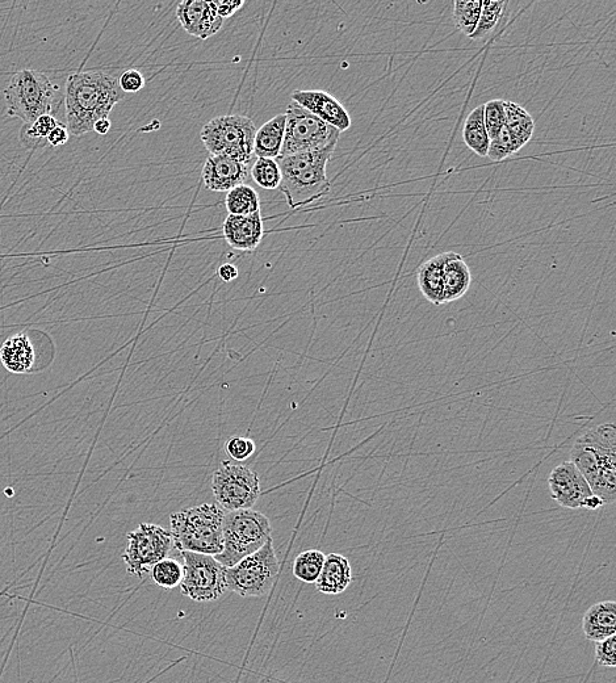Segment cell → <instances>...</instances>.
Instances as JSON below:
<instances>
[{
	"label": "cell",
	"mask_w": 616,
	"mask_h": 683,
	"mask_svg": "<svg viewBox=\"0 0 616 683\" xmlns=\"http://www.w3.org/2000/svg\"><path fill=\"white\" fill-rule=\"evenodd\" d=\"M472 274L462 255L450 251L444 265V304L462 299L471 288Z\"/></svg>",
	"instance_id": "obj_21"
},
{
	"label": "cell",
	"mask_w": 616,
	"mask_h": 683,
	"mask_svg": "<svg viewBox=\"0 0 616 683\" xmlns=\"http://www.w3.org/2000/svg\"><path fill=\"white\" fill-rule=\"evenodd\" d=\"M250 175V163L236 159L209 155L203 167L204 186L213 192H229L242 184H246Z\"/></svg>",
	"instance_id": "obj_16"
},
{
	"label": "cell",
	"mask_w": 616,
	"mask_h": 683,
	"mask_svg": "<svg viewBox=\"0 0 616 683\" xmlns=\"http://www.w3.org/2000/svg\"><path fill=\"white\" fill-rule=\"evenodd\" d=\"M212 490L217 505L225 511L251 509L261 497V483L247 465L221 463L213 472Z\"/></svg>",
	"instance_id": "obj_9"
},
{
	"label": "cell",
	"mask_w": 616,
	"mask_h": 683,
	"mask_svg": "<svg viewBox=\"0 0 616 683\" xmlns=\"http://www.w3.org/2000/svg\"><path fill=\"white\" fill-rule=\"evenodd\" d=\"M605 506V502L601 500V498L595 496V494H592L589 498H586V501L584 502V509L588 510H598L599 507Z\"/></svg>",
	"instance_id": "obj_43"
},
{
	"label": "cell",
	"mask_w": 616,
	"mask_h": 683,
	"mask_svg": "<svg viewBox=\"0 0 616 683\" xmlns=\"http://www.w3.org/2000/svg\"><path fill=\"white\" fill-rule=\"evenodd\" d=\"M292 102L299 104L318 119L329 124L339 132L351 127L350 113L338 99L329 92L321 90H296L292 92Z\"/></svg>",
	"instance_id": "obj_14"
},
{
	"label": "cell",
	"mask_w": 616,
	"mask_h": 683,
	"mask_svg": "<svg viewBox=\"0 0 616 683\" xmlns=\"http://www.w3.org/2000/svg\"><path fill=\"white\" fill-rule=\"evenodd\" d=\"M250 174L254 182L264 190H278L282 182V173L276 159H255L253 166L250 167Z\"/></svg>",
	"instance_id": "obj_31"
},
{
	"label": "cell",
	"mask_w": 616,
	"mask_h": 683,
	"mask_svg": "<svg viewBox=\"0 0 616 683\" xmlns=\"http://www.w3.org/2000/svg\"><path fill=\"white\" fill-rule=\"evenodd\" d=\"M255 443L249 438L234 437L226 443V452L236 462H245L255 452Z\"/></svg>",
	"instance_id": "obj_36"
},
{
	"label": "cell",
	"mask_w": 616,
	"mask_h": 683,
	"mask_svg": "<svg viewBox=\"0 0 616 683\" xmlns=\"http://www.w3.org/2000/svg\"><path fill=\"white\" fill-rule=\"evenodd\" d=\"M145 85V78L141 71L129 69L120 75L119 86L124 94H136L144 89Z\"/></svg>",
	"instance_id": "obj_38"
},
{
	"label": "cell",
	"mask_w": 616,
	"mask_h": 683,
	"mask_svg": "<svg viewBox=\"0 0 616 683\" xmlns=\"http://www.w3.org/2000/svg\"><path fill=\"white\" fill-rule=\"evenodd\" d=\"M150 576L159 588L175 589L183 580V565L178 560L166 557L150 569Z\"/></svg>",
	"instance_id": "obj_32"
},
{
	"label": "cell",
	"mask_w": 616,
	"mask_h": 683,
	"mask_svg": "<svg viewBox=\"0 0 616 683\" xmlns=\"http://www.w3.org/2000/svg\"><path fill=\"white\" fill-rule=\"evenodd\" d=\"M588 481L595 496L605 505L616 498V451L603 450L577 439L572 447L571 460Z\"/></svg>",
	"instance_id": "obj_12"
},
{
	"label": "cell",
	"mask_w": 616,
	"mask_h": 683,
	"mask_svg": "<svg viewBox=\"0 0 616 683\" xmlns=\"http://www.w3.org/2000/svg\"><path fill=\"white\" fill-rule=\"evenodd\" d=\"M111 127H112V123H111L110 117H108V119H102V120L96 121V123L94 125V131H92V132H96V133L100 134V136H106V134H108V132L111 131Z\"/></svg>",
	"instance_id": "obj_42"
},
{
	"label": "cell",
	"mask_w": 616,
	"mask_h": 683,
	"mask_svg": "<svg viewBox=\"0 0 616 683\" xmlns=\"http://www.w3.org/2000/svg\"><path fill=\"white\" fill-rule=\"evenodd\" d=\"M481 0H456L454 3V22L463 35L471 37L479 23Z\"/></svg>",
	"instance_id": "obj_30"
},
{
	"label": "cell",
	"mask_w": 616,
	"mask_h": 683,
	"mask_svg": "<svg viewBox=\"0 0 616 683\" xmlns=\"http://www.w3.org/2000/svg\"><path fill=\"white\" fill-rule=\"evenodd\" d=\"M0 362L11 374L22 375L31 372L36 363V351L28 335L18 333L7 338L0 347Z\"/></svg>",
	"instance_id": "obj_18"
},
{
	"label": "cell",
	"mask_w": 616,
	"mask_h": 683,
	"mask_svg": "<svg viewBox=\"0 0 616 683\" xmlns=\"http://www.w3.org/2000/svg\"><path fill=\"white\" fill-rule=\"evenodd\" d=\"M506 128L522 146L530 142L535 132V121L525 107L514 102H505Z\"/></svg>",
	"instance_id": "obj_26"
},
{
	"label": "cell",
	"mask_w": 616,
	"mask_h": 683,
	"mask_svg": "<svg viewBox=\"0 0 616 683\" xmlns=\"http://www.w3.org/2000/svg\"><path fill=\"white\" fill-rule=\"evenodd\" d=\"M279 568V559L271 539L261 550L226 568V585L230 592L243 598L266 597L278 580Z\"/></svg>",
	"instance_id": "obj_7"
},
{
	"label": "cell",
	"mask_w": 616,
	"mask_h": 683,
	"mask_svg": "<svg viewBox=\"0 0 616 683\" xmlns=\"http://www.w3.org/2000/svg\"><path fill=\"white\" fill-rule=\"evenodd\" d=\"M255 125L242 115L216 117L201 129L200 137L211 155L250 163L254 157Z\"/></svg>",
	"instance_id": "obj_6"
},
{
	"label": "cell",
	"mask_w": 616,
	"mask_h": 683,
	"mask_svg": "<svg viewBox=\"0 0 616 683\" xmlns=\"http://www.w3.org/2000/svg\"><path fill=\"white\" fill-rule=\"evenodd\" d=\"M69 138L70 133L67 131L66 125L60 124L49 134L48 138H46V142H48V145L52 146V148H61V146L67 144Z\"/></svg>",
	"instance_id": "obj_40"
},
{
	"label": "cell",
	"mask_w": 616,
	"mask_h": 683,
	"mask_svg": "<svg viewBox=\"0 0 616 683\" xmlns=\"http://www.w3.org/2000/svg\"><path fill=\"white\" fill-rule=\"evenodd\" d=\"M522 148L521 142L509 132V129H507L505 125V127L501 129V132L498 133L493 140H490L486 157H488L490 161L501 162L505 161L506 158L511 157V155L518 153Z\"/></svg>",
	"instance_id": "obj_33"
},
{
	"label": "cell",
	"mask_w": 616,
	"mask_h": 683,
	"mask_svg": "<svg viewBox=\"0 0 616 683\" xmlns=\"http://www.w3.org/2000/svg\"><path fill=\"white\" fill-rule=\"evenodd\" d=\"M225 241L234 250H257L263 240L264 228L262 212L250 216L229 215L222 225Z\"/></svg>",
	"instance_id": "obj_17"
},
{
	"label": "cell",
	"mask_w": 616,
	"mask_h": 683,
	"mask_svg": "<svg viewBox=\"0 0 616 683\" xmlns=\"http://www.w3.org/2000/svg\"><path fill=\"white\" fill-rule=\"evenodd\" d=\"M215 6L217 14L221 16L222 19H228L230 16L237 14L245 2L243 0H221V2H212Z\"/></svg>",
	"instance_id": "obj_39"
},
{
	"label": "cell",
	"mask_w": 616,
	"mask_h": 683,
	"mask_svg": "<svg viewBox=\"0 0 616 683\" xmlns=\"http://www.w3.org/2000/svg\"><path fill=\"white\" fill-rule=\"evenodd\" d=\"M286 115V133L279 157L314 152L331 144H338L341 132L318 119L295 102L289 103Z\"/></svg>",
	"instance_id": "obj_8"
},
{
	"label": "cell",
	"mask_w": 616,
	"mask_h": 683,
	"mask_svg": "<svg viewBox=\"0 0 616 683\" xmlns=\"http://www.w3.org/2000/svg\"><path fill=\"white\" fill-rule=\"evenodd\" d=\"M225 513L217 504H201L171 514L174 546L180 552L219 555L222 552V523Z\"/></svg>",
	"instance_id": "obj_3"
},
{
	"label": "cell",
	"mask_w": 616,
	"mask_h": 683,
	"mask_svg": "<svg viewBox=\"0 0 616 683\" xmlns=\"http://www.w3.org/2000/svg\"><path fill=\"white\" fill-rule=\"evenodd\" d=\"M352 582V568L347 557L339 553L326 555L324 567L317 578L318 592L326 595H338L346 592Z\"/></svg>",
	"instance_id": "obj_19"
},
{
	"label": "cell",
	"mask_w": 616,
	"mask_h": 683,
	"mask_svg": "<svg viewBox=\"0 0 616 683\" xmlns=\"http://www.w3.org/2000/svg\"><path fill=\"white\" fill-rule=\"evenodd\" d=\"M325 553L318 550L301 552L293 561V576L305 584H314L325 563Z\"/></svg>",
	"instance_id": "obj_28"
},
{
	"label": "cell",
	"mask_w": 616,
	"mask_h": 683,
	"mask_svg": "<svg viewBox=\"0 0 616 683\" xmlns=\"http://www.w3.org/2000/svg\"><path fill=\"white\" fill-rule=\"evenodd\" d=\"M580 441L603 448V450L616 451V429L614 423H602L585 431Z\"/></svg>",
	"instance_id": "obj_34"
},
{
	"label": "cell",
	"mask_w": 616,
	"mask_h": 683,
	"mask_svg": "<svg viewBox=\"0 0 616 683\" xmlns=\"http://www.w3.org/2000/svg\"><path fill=\"white\" fill-rule=\"evenodd\" d=\"M507 2H494V0H485L481 2V14L479 23L473 35L472 40L485 39L492 35L494 29L500 24L502 16L506 11Z\"/></svg>",
	"instance_id": "obj_29"
},
{
	"label": "cell",
	"mask_w": 616,
	"mask_h": 683,
	"mask_svg": "<svg viewBox=\"0 0 616 683\" xmlns=\"http://www.w3.org/2000/svg\"><path fill=\"white\" fill-rule=\"evenodd\" d=\"M184 560L180 592L195 602H215L229 592L226 568L215 556L203 553L180 552Z\"/></svg>",
	"instance_id": "obj_10"
},
{
	"label": "cell",
	"mask_w": 616,
	"mask_h": 683,
	"mask_svg": "<svg viewBox=\"0 0 616 683\" xmlns=\"http://www.w3.org/2000/svg\"><path fill=\"white\" fill-rule=\"evenodd\" d=\"M448 253L437 255L423 263L418 270V287L423 297L431 304L443 305L444 265H446Z\"/></svg>",
	"instance_id": "obj_22"
},
{
	"label": "cell",
	"mask_w": 616,
	"mask_h": 683,
	"mask_svg": "<svg viewBox=\"0 0 616 683\" xmlns=\"http://www.w3.org/2000/svg\"><path fill=\"white\" fill-rule=\"evenodd\" d=\"M8 115L18 117L24 124L44 115H53L60 99L58 89L48 75L37 70H22L12 75L4 90Z\"/></svg>",
	"instance_id": "obj_4"
},
{
	"label": "cell",
	"mask_w": 616,
	"mask_h": 683,
	"mask_svg": "<svg viewBox=\"0 0 616 683\" xmlns=\"http://www.w3.org/2000/svg\"><path fill=\"white\" fill-rule=\"evenodd\" d=\"M582 631L590 641H603L616 634V603L603 601L595 603L582 619Z\"/></svg>",
	"instance_id": "obj_20"
},
{
	"label": "cell",
	"mask_w": 616,
	"mask_h": 683,
	"mask_svg": "<svg viewBox=\"0 0 616 683\" xmlns=\"http://www.w3.org/2000/svg\"><path fill=\"white\" fill-rule=\"evenodd\" d=\"M463 140L464 144L479 157H486L488 154L490 138L485 127L484 106L476 107L465 119Z\"/></svg>",
	"instance_id": "obj_24"
},
{
	"label": "cell",
	"mask_w": 616,
	"mask_h": 683,
	"mask_svg": "<svg viewBox=\"0 0 616 683\" xmlns=\"http://www.w3.org/2000/svg\"><path fill=\"white\" fill-rule=\"evenodd\" d=\"M174 540L171 532L153 523H141L128 534V546L123 553L127 572L142 578L159 561L169 557Z\"/></svg>",
	"instance_id": "obj_11"
},
{
	"label": "cell",
	"mask_w": 616,
	"mask_h": 683,
	"mask_svg": "<svg viewBox=\"0 0 616 683\" xmlns=\"http://www.w3.org/2000/svg\"><path fill=\"white\" fill-rule=\"evenodd\" d=\"M225 207L229 215L250 216L261 212V198L249 184H242L228 192L225 199Z\"/></svg>",
	"instance_id": "obj_25"
},
{
	"label": "cell",
	"mask_w": 616,
	"mask_h": 683,
	"mask_svg": "<svg viewBox=\"0 0 616 683\" xmlns=\"http://www.w3.org/2000/svg\"><path fill=\"white\" fill-rule=\"evenodd\" d=\"M217 274H219L222 282L230 283L234 282V280L238 278V275H240V271H238V268L232 265V263H224V265H221L219 267V271H217Z\"/></svg>",
	"instance_id": "obj_41"
},
{
	"label": "cell",
	"mask_w": 616,
	"mask_h": 683,
	"mask_svg": "<svg viewBox=\"0 0 616 683\" xmlns=\"http://www.w3.org/2000/svg\"><path fill=\"white\" fill-rule=\"evenodd\" d=\"M176 18L184 31L200 40H208L220 31L224 19L217 14L212 2L186 0L176 7Z\"/></svg>",
	"instance_id": "obj_15"
},
{
	"label": "cell",
	"mask_w": 616,
	"mask_h": 683,
	"mask_svg": "<svg viewBox=\"0 0 616 683\" xmlns=\"http://www.w3.org/2000/svg\"><path fill=\"white\" fill-rule=\"evenodd\" d=\"M119 79L106 71H81L66 81V128L74 137L94 131L96 121L108 119L124 99Z\"/></svg>",
	"instance_id": "obj_1"
},
{
	"label": "cell",
	"mask_w": 616,
	"mask_h": 683,
	"mask_svg": "<svg viewBox=\"0 0 616 683\" xmlns=\"http://www.w3.org/2000/svg\"><path fill=\"white\" fill-rule=\"evenodd\" d=\"M284 133H286V115L272 117L255 133L254 155L257 158H279L282 152Z\"/></svg>",
	"instance_id": "obj_23"
},
{
	"label": "cell",
	"mask_w": 616,
	"mask_h": 683,
	"mask_svg": "<svg viewBox=\"0 0 616 683\" xmlns=\"http://www.w3.org/2000/svg\"><path fill=\"white\" fill-rule=\"evenodd\" d=\"M484 121L490 140H493L505 127V100L494 99L484 104Z\"/></svg>",
	"instance_id": "obj_35"
},
{
	"label": "cell",
	"mask_w": 616,
	"mask_h": 683,
	"mask_svg": "<svg viewBox=\"0 0 616 683\" xmlns=\"http://www.w3.org/2000/svg\"><path fill=\"white\" fill-rule=\"evenodd\" d=\"M56 116L44 115L39 117L32 124H24L20 129V142L27 149H39L48 145L46 138L60 125Z\"/></svg>",
	"instance_id": "obj_27"
},
{
	"label": "cell",
	"mask_w": 616,
	"mask_h": 683,
	"mask_svg": "<svg viewBox=\"0 0 616 683\" xmlns=\"http://www.w3.org/2000/svg\"><path fill=\"white\" fill-rule=\"evenodd\" d=\"M272 527L266 515L253 509L226 511L222 523V552L215 556L225 568L261 548L271 540Z\"/></svg>",
	"instance_id": "obj_5"
},
{
	"label": "cell",
	"mask_w": 616,
	"mask_h": 683,
	"mask_svg": "<svg viewBox=\"0 0 616 683\" xmlns=\"http://www.w3.org/2000/svg\"><path fill=\"white\" fill-rule=\"evenodd\" d=\"M595 660L599 666L605 668H615L616 665V638H611L599 641L597 649H595Z\"/></svg>",
	"instance_id": "obj_37"
},
{
	"label": "cell",
	"mask_w": 616,
	"mask_h": 683,
	"mask_svg": "<svg viewBox=\"0 0 616 683\" xmlns=\"http://www.w3.org/2000/svg\"><path fill=\"white\" fill-rule=\"evenodd\" d=\"M335 148L337 144H331L314 152L276 158L282 173L279 190L289 207H305L329 194L328 163Z\"/></svg>",
	"instance_id": "obj_2"
},
{
	"label": "cell",
	"mask_w": 616,
	"mask_h": 683,
	"mask_svg": "<svg viewBox=\"0 0 616 683\" xmlns=\"http://www.w3.org/2000/svg\"><path fill=\"white\" fill-rule=\"evenodd\" d=\"M548 488L553 501L565 509H584L586 498L592 496L588 481L572 462H564L552 469Z\"/></svg>",
	"instance_id": "obj_13"
}]
</instances>
